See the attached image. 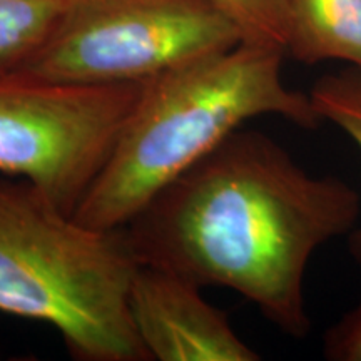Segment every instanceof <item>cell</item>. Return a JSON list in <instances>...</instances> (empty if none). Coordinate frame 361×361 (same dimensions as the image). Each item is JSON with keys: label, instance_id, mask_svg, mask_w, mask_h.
I'll use <instances>...</instances> for the list:
<instances>
[{"label": "cell", "instance_id": "obj_1", "mask_svg": "<svg viewBox=\"0 0 361 361\" xmlns=\"http://www.w3.org/2000/svg\"><path fill=\"white\" fill-rule=\"evenodd\" d=\"M361 197L313 176L258 130L238 129L124 226L135 259L196 286L231 290L293 338L311 329V256L353 231Z\"/></svg>", "mask_w": 361, "mask_h": 361}, {"label": "cell", "instance_id": "obj_2", "mask_svg": "<svg viewBox=\"0 0 361 361\" xmlns=\"http://www.w3.org/2000/svg\"><path fill=\"white\" fill-rule=\"evenodd\" d=\"M284 56L274 45L243 40L146 80L74 218L97 229L124 228L161 189L255 117L319 128L310 94L284 84Z\"/></svg>", "mask_w": 361, "mask_h": 361}, {"label": "cell", "instance_id": "obj_3", "mask_svg": "<svg viewBox=\"0 0 361 361\" xmlns=\"http://www.w3.org/2000/svg\"><path fill=\"white\" fill-rule=\"evenodd\" d=\"M137 264L124 228H90L29 180L0 179V311L51 324L72 358L151 360L129 313Z\"/></svg>", "mask_w": 361, "mask_h": 361}, {"label": "cell", "instance_id": "obj_4", "mask_svg": "<svg viewBox=\"0 0 361 361\" xmlns=\"http://www.w3.org/2000/svg\"><path fill=\"white\" fill-rule=\"evenodd\" d=\"M243 40L214 0H72L16 74L61 84L146 82Z\"/></svg>", "mask_w": 361, "mask_h": 361}, {"label": "cell", "instance_id": "obj_5", "mask_svg": "<svg viewBox=\"0 0 361 361\" xmlns=\"http://www.w3.org/2000/svg\"><path fill=\"white\" fill-rule=\"evenodd\" d=\"M144 82L82 85L0 78V171L74 216L137 104Z\"/></svg>", "mask_w": 361, "mask_h": 361}, {"label": "cell", "instance_id": "obj_6", "mask_svg": "<svg viewBox=\"0 0 361 361\" xmlns=\"http://www.w3.org/2000/svg\"><path fill=\"white\" fill-rule=\"evenodd\" d=\"M202 288L169 271L137 264L129 286V313L149 358L157 361H258Z\"/></svg>", "mask_w": 361, "mask_h": 361}, {"label": "cell", "instance_id": "obj_7", "mask_svg": "<svg viewBox=\"0 0 361 361\" xmlns=\"http://www.w3.org/2000/svg\"><path fill=\"white\" fill-rule=\"evenodd\" d=\"M286 56L361 71V0H288Z\"/></svg>", "mask_w": 361, "mask_h": 361}, {"label": "cell", "instance_id": "obj_8", "mask_svg": "<svg viewBox=\"0 0 361 361\" xmlns=\"http://www.w3.org/2000/svg\"><path fill=\"white\" fill-rule=\"evenodd\" d=\"M72 0H0V78L16 74L47 44Z\"/></svg>", "mask_w": 361, "mask_h": 361}, {"label": "cell", "instance_id": "obj_9", "mask_svg": "<svg viewBox=\"0 0 361 361\" xmlns=\"http://www.w3.org/2000/svg\"><path fill=\"white\" fill-rule=\"evenodd\" d=\"M323 123L335 124L361 149V71L351 69L324 75L310 92ZM350 251L361 264V226L351 231Z\"/></svg>", "mask_w": 361, "mask_h": 361}, {"label": "cell", "instance_id": "obj_10", "mask_svg": "<svg viewBox=\"0 0 361 361\" xmlns=\"http://www.w3.org/2000/svg\"><path fill=\"white\" fill-rule=\"evenodd\" d=\"M239 27L247 42L286 52L288 0H214Z\"/></svg>", "mask_w": 361, "mask_h": 361}, {"label": "cell", "instance_id": "obj_11", "mask_svg": "<svg viewBox=\"0 0 361 361\" xmlns=\"http://www.w3.org/2000/svg\"><path fill=\"white\" fill-rule=\"evenodd\" d=\"M323 355L329 361H361V298L324 333Z\"/></svg>", "mask_w": 361, "mask_h": 361}]
</instances>
